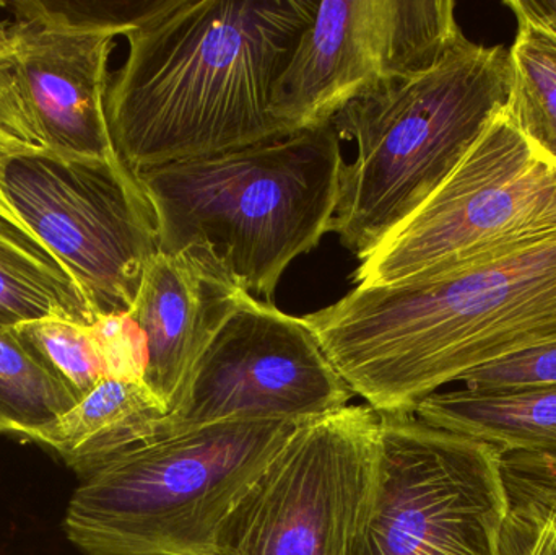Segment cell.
<instances>
[{"instance_id":"6da1fadb","label":"cell","mask_w":556,"mask_h":555,"mask_svg":"<svg viewBox=\"0 0 556 555\" xmlns=\"http://www.w3.org/2000/svg\"><path fill=\"white\" fill-rule=\"evenodd\" d=\"M314 0H152L126 33L106 117L117 155L137 175L285 139L274 88Z\"/></svg>"},{"instance_id":"7a4b0ae2","label":"cell","mask_w":556,"mask_h":555,"mask_svg":"<svg viewBox=\"0 0 556 555\" xmlns=\"http://www.w3.org/2000/svg\"><path fill=\"white\" fill-rule=\"evenodd\" d=\"M303 318L366 406L414 416L446 384L556 342V231L443 276L355 286Z\"/></svg>"},{"instance_id":"3957f363","label":"cell","mask_w":556,"mask_h":555,"mask_svg":"<svg viewBox=\"0 0 556 555\" xmlns=\"http://www.w3.org/2000/svg\"><path fill=\"white\" fill-rule=\"evenodd\" d=\"M343 165L329 123L136 176L155 212L160 251L207 248L244 292L270 302L291 261L329 234Z\"/></svg>"},{"instance_id":"277c9868","label":"cell","mask_w":556,"mask_h":555,"mask_svg":"<svg viewBox=\"0 0 556 555\" xmlns=\"http://www.w3.org/2000/svg\"><path fill=\"white\" fill-rule=\"evenodd\" d=\"M509 94V49L464 35L430 71L343 108L332 124L356 156L329 231L362 260L450 178Z\"/></svg>"},{"instance_id":"5b68a950","label":"cell","mask_w":556,"mask_h":555,"mask_svg":"<svg viewBox=\"0 0 556 555\" xmlns=\"http://www.w3.org/2000/svg\"><path fill=\"white\" fill-rule=\"evenodd\" d=\"M298 426L237 420L130 446L80 479L65 534L87 555H205L238 495Z\"/></svg>"},{"instance_id":"8992f818","label":"cell","mask_w":556,"mask_h":555,"mask_svg":"<svg viewBox=\"0 0 556 555\" xmlns=\"http://www.w3.org/2000/svg\"><path fill=\"white\" fill-rule=\"evenodd\" d=\"M509 510L496 446L415 414H382L371 489L350 555H503Z\"/></svg>"},{"instance_id":"52a82bcc","label":"cell","mask_w":556,"mask_h":555,"mask_svg":"<svg viewBox=\"0 0 556 555\" xmlns=\"http://www.w3.org/2000/svg\"><path fill=\"white\" fill-rule=\"evenodd\" d=\"M556 231V165L506 110L450 178L359 260L355 286L453 273Z\"/></svg>"},{"instance_id":"ba28073f","label":"cell","mask_w":556,"mask_h":555,"mask_svg":"<svg viewBox=\"0 0 556 555\" xmlns=\"http://www.w3.org/2000/svg\"><path fill=\"white\" fill-rule=\"evenodd\" d=\"M378 424L362 404L298 426L238 495L205 555H350Z\"/></svg>"},{"instance_id":"9c48e42d","label":"cell","mask_w":556,"mask_h":555,"mask_svg":"<svg viewBox=\"0 0 556 555\" xmlns=\"http://www.w3.org/2000/svg\"><path fill=\"white\" fill-rule=\"evenodd\" d=\"M150 3H0L10 13L0 23V80L51 155L126 165L108 126V64L117 36H126Z\"/></svg>"},{"instance_id":"30bf717a","label":"cell","mask_w":556,"mask_h":555,"mask_svg":"<svg viewBox=\"0 0 556 555\" xmlns=\"http://www.w3.org/2000/svg\"><path fill=\"white\" fill-rule=\"evenodd\" d=\"M3 191L98 315L132 312L160 238L152 204L126 165L49 152L16 156L7 166Z\"/></svg>"},{"instance_id":"8fae6325","label":"cell","mask_w":556,"mask_h":555,"mask_svg":"<svg viewBox=\"0 0 556 555\" xmlns=\"http://www.w3.org/2000/svg\"><path fill=\"white\" fill-rule=\"evenodd\" d=\"M463 36L451 0L317 2L274 88L273 116L287 137L332 123L353 101L430 71Z\"/></svg>"},{"instance_id":"7c38bea8","label":"cell","mask_w":556,"mask_h":555,"mask_svg":"<svg viewBox=\"0 0 556 555\" xmlns=\"http://www.w3.org/2000/svg\"><path fill=\"white\" fill-rule=\"evenodd\" d=\"M353 396L304 318L247 295L202 352L155 437L237 420L309 422Z\"/></svg>"},{"instance_id":"4fadbf2b","label":"cell","mask_w":556,"mask_h":555,"mask_svg":"<svg viewBox=\"0 0 556 555\" xmlns=\"http://www.w3.org/2000/svg\"><path fill=\"white\" fill-rule=\"evenodd\" d=\"M247 295L207 248L150 257L130 316L146 336L143 383L168 414L202 352Z\"/></svg>"},{"instance_id":"5bb4252c","label":"cell","mask_w":556,"mask_h":555,"mask_svg":"<svg viewBox=\"0 0 556 555\" xmlns=\"http://www.w3.org/2000/svg\"><path fill=\"white\" fill-rule=\"evenodd\" d=\"M168 416L143 381L104 378L74 409L26 436L59 456L80 479L130 446L156 436Z\"/></svg>"},{"instance_id":"9a60e30c","label":"cell","mask_w":556,"mask_h":555,"mask_svg":"<svg viewBox=\"0 0 556 555\" xmlns=\"http://www.w3.org/2000/svg\"><path fill=\"white\" fill-rule=\"evenodd\" d=\"M415 416L490 443L503 455L556 458V387L438 391L418 404Z\"/></svg>"},{"instance_id":"2e32d148","label":"cell","mask_w":556,"mask_h":555,"mask_svg":"<svg viewBox=\"0 0 556 555\" xmlns=\"http://www.w3.org/2000/svg\"><path fill=\"white\" fill-rule=\"evenodd\" d=\"M98 316L80 283L41 244H0V326L49 318L91 326Z\"/></svg>"},{"instance_id":"e0dca14e","label":"cell","mask_w":556,"mask_h":555,"mask_svg":"<svg viewBox=\"0 0 556 555\" xmlns=\"http://www.w3.org/2000/svg\"><path fill=\"white\" fill-rule=\"evenodd\" d=\"M80 396L13 328L0 326V436L26 439L61 419Z\"/></svg>"},{"instance_id":"ac0fdd59","label":"cell","mask_w":556,"mask_h":555,"mask_svg":"<svg viewBox=\"0 0 556 555\" xmlns=\"http://www.w3.org/2000/svg\"><path fill=\"white\" fill-rule=\"evenodd\" d=\"M511 59L509 119L534 149L556 165V38L521 13Z\"/></svg>"},{"instance_id":"d6986e66","label":"cell","mask_w":556,"mask_h":555,"mask_svg":"<svg viewBox=\"0 0 556 555\" xmlns=\"http://www.w3.org/2000/svg\"><path fill=\"white\" fill-rule=\"evenodd\" d=\"M13 329L74 388L80 400L106 378L90 326L49 318Z\"/></svg>"},{"instance_id":"ffe728a7","label":"cell","mask_w":556,"mask_h":555,"mask_svg":"<svg viewBox=\"0 0 556 555\" xmlns=\"http://www.w3.org/2000/svg\"><path fill=\"white\" fill-rule=\"evenodd\" d=\"M506 478L521 485L513 488L508 481L511 510L503 534V555H556V485L519 481L505 471Z\"/></svg>"},{"instance_id":"44dd1931","label":"cell","mask_w":556,"mask_h":555,"mask_svg":"<svg viewBox=\"0 0 556 555\" xmlns=\"http://www.w3.org/2000/svg\"><path fill=\"white\" fill-rule=\"evenodd\" d=\"M90 331L106 378L143 381L147 368L146 336L130 313L98 316Z\"/></svg>"},{"instance_id":"7402d4cb","label":"cell","mask_w":556,"mask_h":555,"mask_svg":"<svg viewBox=\"0 0 556 555\" xmlns=\"http://www.w3.org/2000/svg\"><path fill=\"white\" fill-rule=\"evenodd\" d=\"M460 383L470 390L556 387V342L485 365Z\"/></svg>"},{"instance_id":"603a6c76","label":"cell","mask_w":556,"mask_h":555,"mask_svg":"<svg viewBox=\"0 0 556 555\" xmlns=\"http://www.w3.org/2000/svg\"><path fill=\"white\" fill-rule=\"evenodd\" d=\"M45 152H48L45 147L23 142V140L16 139V137L9 136V134L0 130V218L5 220L7 224L12 225V227H15L16 230L22 231L25 237L31 238L36 243L41 244V247H45V244L35 237V234H33L28 225L20 218L15 209H13V205L10 204L9 199H7L5 191H3V175H5L9 163L15 160L16 156L36 155V153Z\"/></svg>"},{"instance_id":"cb8c5ba5","label":"cell","mask_w":556,"mask_h":555,"mask_svg":"<svg viewBox=\"0 0 556 555\" xmlns=\"http://www.w3.org/2000/svg\"><path fill=\"white\" fill-rule=\"evenodd\" d=\"M0 130L9 134V136L16 137L23 142L33 143V146H41L39 143L38 134L33 129L29 124L28 117L23 113L18 100L15 94L9 90L0 80ZM42 147V146H41Z\"/></svg>"},{"instance_id":"d4e9b609","label":"cell","mask_w":556,"mask_h":555,"mask_svg":"<svg viewBox=\"0 0 556 555\" xmlns=\"http://www.w3.org/2000/svg\"><path fill=\"white\" fill-rule=\"evenodd\" d=\"M511 12L521 13L556 38V0H508Z\"/></svg>"},{"instance_id":"484cf974","label":"cell","mask_w":556,"mask_h":555,"mask_svg":"<svg viewBox=\"0 0 556 555\" xmlns=\"http://www.w3.org/2000/svg\"><path fill=\"white\" fill-rule=\"evenodd\" d=\"M25 241L33 240L31 238L25 237L22 231L16 230L15 227H12V225L7 224L5 220L0 218V244H20L25 243Z\"/></svg>"}]
</instances>
